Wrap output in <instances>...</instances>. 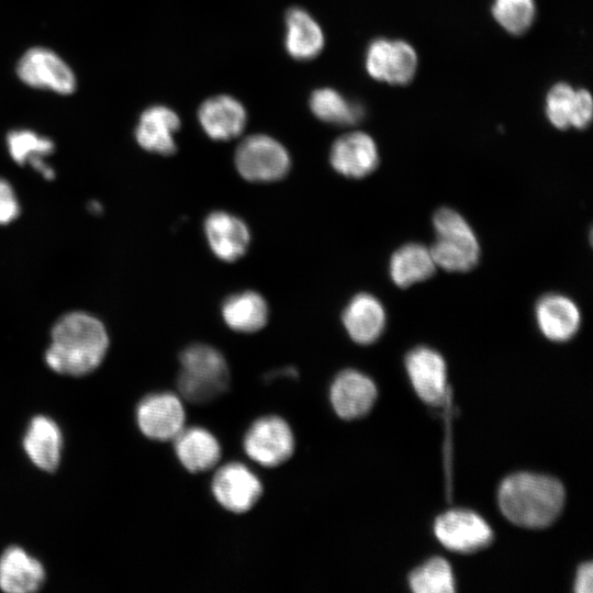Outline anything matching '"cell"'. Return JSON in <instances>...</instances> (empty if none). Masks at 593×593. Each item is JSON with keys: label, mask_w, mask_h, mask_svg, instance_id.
<instances>
[{"label": "cell", "mask_w": 593, "mask_h": 593, "mask_svg": "<svg viewBox=\"0 0 593 593\" xmlns=\"http://www.w3.org/2000/svg\"><path fill=\"white\" fill-rule=\"evenodd\" d=\"M136 421L141 432L154 440H171L184 427L181 400L169 392L153 393L137 405Z\"/></svg>", "instance_id": "obj_9"}, {"label": "cell", "mask_w": 593, "mask_h": 593, "mask_svg": "<svg viewBox=\"0 0 593 593\" xmlns=\"http://www.w3.org/2000/svg\"><path fill=\"white\" fill-rule=\"evenodd\" d=\"M221 314L233 331L254 333L267 324L269 309L261 294L246 290L227 296L222 303Z\"/></svg>", "instance_id": "obj_23"}, {"label": "cell", "mask_w": 593, "mask_h": 593, "mask_svg": "<svg viewBox=\"0 0 593 593\" xmlns=\"http://www.w3.org/2000/svg\"><path fill=\"white\" fill-rule=\"evenodd\" d=\"M20 214V203L11 183L0 177V225L13 222Z\"/></svg>", "instance_id": "obj_31"}, {"label": "cell", "mask_w": 593, "mask_h": 593, "mask_svg": "<svg viewBox=\"0 0 593 593\" xmlns=\"http://www.w3.org/2000/svg\"><path fill=\"white\" fill-rule=\"evenodd\" d=\"M376 398L377 388L373 381L356 370L342 371L331 387V403L336 414L344 419L366 415Z\"/></svg>", "instance_id": "obj_15"}, {"label": "cell", "mask_w": 593, "mask_h": 593, "mask_svg": "<svg viewBox=\"0 0 593 593\" xmlns=\"http://www.w3.org/2000/svg\"><path fill=\"white\" fill-rule=\"evenodd\" d=\"M16 72L27 86L70 94L76 77L70 67L53 51L44 47L29 49L20 59Z\"/></svg>", "instance_id": "obj_8"}, {"label": "cell", "mask_w": 593, "mask_h": 593, "mask_svg": "<svg viewBox=\"0 0 593 593\" xmlns=\"http://www.w3.org/2000/svg\"><path fill=\"white\" fill-rule=\"evenodd\" d=\"M312 113L329 124L354 125L363 118V107L344 98L331 88H321L312 92L310 98Z\"/></svg>", "instance_id": "obj_27"}, {"label": "cell", "mask_w": 593, "mask_h": 593, "mask_svg": "<svg viewBox=\"0 0 593 593\" xmlns=\"http://www.w3.org/2000/svg\"><path fill=\"white\" fill-rule=\"evenodd\" d=\"M342 321L354 342L369 345L381 336L387 315L383 304L374 295L362 292L349 300L343 311Z\"/></svg>", "instance_id": "obj_17"}, {"label": "cell", "mask_w": 593, "mask_h": 593, "mask_svg": "<svg viewBox=\"0 0 593 593\" xmlns=\"http://www.w3.org/2000/svg\"><path fill=\"white\" fill-rule=\"evenodd\" d=\"M575 89L569 83L558 82L547 93L545 111L549 122L559 130L571 127Z\"/></svg>", "instance_id": "obj_30"}, {"label": "cell", "mask_w": 593, "mask_h": 593, "mask_svg": "<svg viewBox=\"0 0 593 593\" xmlns=\"http://www.w3.org/2000/svg\"><path fill=\"white\" fill-rule=\"evenodd\" d=\"M172 440L179 461L190 472L211 470L220 461V444L205 428L183 427Z\"/></svg>", "instance_id": "obj_22"}, {"label": "cell", "mask_w": 593, "mask_h": 593, "mask_svg": "<svg viewBox=\"0 0 593 593\" xmlns=\"http://www.w3.org/2000/svg\"><path fill=\"white\" fill-rule=\"evenodd\" d=\"M535 320L541 334L553 342L572 338L581 324V312L577 303L560 293L542 295L535 306Z\"/></svg>", "instance_id": "obj_16"}, {"label": "cell", "mask_w": 593, "mask_h": 593, "mask_svg": "<svg viewBox=\"0 0 593 593\" xmlns=\"http://www.w3.org/2000/svg\"><path fill=\"white\" fill-rule=\"evenodd\" d=\"M574 591L578 593H592L593 591V566L591 562L584 563L577 572Z\"/></svg>", "instance_id": "obj_33"}, {"label": "cell", "mask_w": 593, "mask_h": 593, "mask_svg": "<svg viewBox=\"0 0 593 593\" xmlns=\"http://www.w3.org/2000/svg\"><path fill=\"white\" fill-rule=\"evenodd\" d=\"M564 503L562 484L550 477L516 473L507 477L499 490V504L512 523L541 528L550 525L560 514Z\"/></svg>", "instance_id": "obj_2"}, {"label": "cell", "mask_w": 593, "mask_h": 593, "mask_svg": "<svg viewBox=\"0 0 593 593\" xmlns=\"http://www.w3.org/2000/svg\"><path fill=\"white\" fill-rule=\"evenodd\" d=\"M417 54L405 41L377 38L366 52L367 72L390 85H406L417 70Z\"/></svg>", "instance_id": "obj_7"}, {"label": "cell", "mask_w": 593, "mask_h": 593, "mask_svg": "<svg viewBox=\"0 0 593 593\" xmlns=\"http://www.w3.org/2000/svg\"><path fill=\"white\" fill-rule=\"evenodd\" d=\"M593 116V100L591 93L585 89H577L573 105L571 127L586 128Z\"/></svg>", "instance_id": "obj_32"}, {"label": "cell", "mask_w": 593, "mask_h": 593, "mask_svg": "<svg viewBox=\"0 0 593 593\" xmlns=\"http://www.w3.org/2000/svg\"><path fill=\"white\" fill-rule=\"evenodd\" d=\"M179 128L180 119L174 110L164 105H153L141 114L135 138L147 152L172 155L177 150L175 134Z\"/></svg>", "instance_id": "obj_19"}, {"label": "cell", "mask_w": 593, "mask_h": 593, "mask_svg": "<svg viewBox=\"0 0 593 593\" xmlns=\"http://www.w3.org/2000/svg\"><path fill=\"white\" fill-rule=\"evenodd\" d=\"M410 585L415 593H451L455 581L449 563L439 557L432 558L410 575Z\"/></svg>", "instance_id": "obj_28"}, {"label": "cell", "mask_w": 593, "mask_h": 593, "mask_svg": "<svg viewBox=\"0 0 593 593\" xmlns=\"http://www.w3.org/2000/svg\"><path fill=\"white\" fill-rule=\"evenodd\" d=\"M177 385L180 395L194 404H204L223 394L230 383L224 356L206 344H193L180 355Z\"/></svg>", "instance_id": "obj_3"}, {"label": "cell", "mask_w": 593, "mask_h": 593, "mask_svg": "<svg viewBox=\"0 0 593 593\" xmlns=\"http://www.w3.org/2000/svg\"><path fill=\"white\" fill-rule=\"evenodd\" d=\"M286 48L299 60L316 57L324 46V35L318 23L303 9L291 8L286 14Z\"/></svg>", "instance_id": "obj_25"}, {"label": "cell", "mask_w": 593, "mask_h": 593, "mask_svg": "<svg viewBox=\"0 0 593 593\" xmlns=\"http://www.w3.org/2000/svg\"><path fill=\"white\" fill-rule=\"evenodd\" d=\"M204 233L212 253L223 261L239 259L250 243L246 223L226 211L210 213L204 221Z\"/></svg>", "instance_id": "obj_14"}, {"label": "cell", "mask_w": 593, "mask_h": 593, "mask_svg": "<svg viewBox=\"0 0 593 593\" xmlns=\"http://www.w3.org/2000/svg\"><path fill=\"white\" fill-rule=\"evenodd\" d=\"M536 14L534 0H493L492 15L508 33L521 35L533 24Z\"/></svg>", "instance_id": "obj_29"}, {"label": "cell", "mask_w": 593, "mask_h": 593, "mask_svg": "<svg viewBox=\"0 0 593 593\" xmlns=\"http://www.w3.org/2000/svg\"><path fill=\"white\" fill-rule=\"evenodd\" d=\"M198 119L209 137L215 141H228L243 132L247 114L243 104L236 99L220 94L206 99L200 105Z\"/></svg>", "instance_id": "obj_18"}, {"label": "cell", "mask_w": 593, "mask_h": 593, "mask_svg": "<svg viewBox=\"0 0 593 593\" xmlns=\"http://www.w3.org/2000/svg\"><path fill=\"white\" fill-rule=\"evenodd\" d=\"M405 367L416 393L423 401L432 405L444 402L447 371L440 354L429 347H416L407 354Z\"/></svg>", "instance_id": "obj_13"}, {"label": "cell", "mask_w": 593, "mask_h": 593, "mask_svg": "<svg viewBox=\"0 0 593 593\" xmlns=\"http://www.w3.org/2000/svg\"><path fill=\"white\" fill-rule=\"evenodd\" d=\"M7 147L16 164H29L47 180L55 177L53 168L44 159L55 148L51 138L30 130H14L7 135Z\"/></svg>", "instance_id": "obj_26"}, {"label": "cell", "mask_w": 593, "mask_h": 593, "mask_svg": "<svg viewBox=\"0 0 593 593\" xmlns=\"http://www.w3.org/2000/svg\"><path fill=\"white\" fill-rule=\"evenodd\" d=\"M234 163L238 174L251 182L280 180L291 167V158L284 146L264 134L243 139L236 148Z\"/></svg>", "instance_id": "obj_5"}, {"label": "cell", "mask_w": 593, "mask_h": 593, "mask_svg": "<svg viewBox=\"0 0 593 593\" xmlns=\"http://www.w3.org/2000/svg\"><path fill=\"white\" fill-rule=\"evenodd\" d=\"M89 208L91 209L92 213H100L101 212V204L96 202V201H92L90 203Z\"/></svg>", "instance_id": "obj_34"}, {"label": "cell", "mask_w": 593, "mask_h": 593, "mask_svg": "<svg viewBox=\"0 0 593 593\" xmlns=\"http://www.w3.org/2000/svg\"><path fill=\"white\" fill-rule=\"evenodd\" d=\"M436 268L430 249L419 243L404 244L392 254L389 262L390 278L400 288L430 278Z\"/></svg>", "instance_id": "obj_24"}, {"label": "cell", "mask_w": 593, "mask_h": 593, "mask_svg": "<svg viewBox=\"0 0 593 593\" xmlns=\"http://www.w3.org/2000/svg\"><path fill=\"white\" fill-rule=\"evenodd\" d=\"M246 455L264 467L286 462L294 451L290 426L279 416H266L251 424L243 441Z\"/></svg>", "instance_id": "obj_6"}, {"label": "cell", "mask_w": 593, "mask_h": 593, "mask_svg": "<svg viewBox=\"0 0 593 593\" xmlns=\"http://www.w3.org/2000/svg\"><path fill=\"white\" fill-rule=\"evenodd\" d=\"M109 349V335L96 316L74 311L60 316L52 328L45 362L55 372L85 376L98 368Z\"/></svg>", "instance_id": "obj_1"}, {"label": "cell", "mask_w": 593, "mask_h": 593, "mask_svg": "<svg viewBox=\"0 0 593 593\" xmlns=\"http://www.w3.org/2000/svg\"><path fill=\"white\" fill-rule=\"evenodd\" d=\"M23 449L29 459L40 469L53 471L58 467L63 450V434L51 417H33L23 436Z\"/></svg>", "instance_id": "obj_20"}, {"label": "cell", "mask_w": 593, "mask_h": 593, "mask_svg": "<svg viewBox=\"0 0 593 593\" xmlns=\"http://www.w3.org/2000/svg\"><path fill=\"white\" fill-rule=\"evenodd\" d=\"M435 534L445 547L459 552L478 550L492 540V530L485 521L466 510L440 515L435 523Z\"/></svg>", "instance_id": "obj_11"}, {"label": "cell", "mask_w": 593, "mask_h": 593, "mask_svg": "<svg viewBox=\"0 0 593 593\" xmlns=\"http://www.w3.org/2000/svg\"><path fill=\"white\" fill-rule=\"evenodd\" d=\"M329 163L342 176L360 179L379 165V150L373 138L363 132H350L338 137L329 150Z\"/></svg>", "instance_id": "obj_12"}, {"label": "cell", "mask_w": 593, "mask_h": 593, "mask_svg": "<svg viewBox=\"0 0 593 593\" xmlns=\"http://www.w3.org/2000/svg\"><path fill=\"white\" fill-rule=\"evenodd\" d=\"M45 581L42 563L20 547H10L0 557V588L10 593L38 590Z\"/></svg>", "instance_id": "obj_21"}, {"label": "cell", "mask_w": 593, "mask_h": 593, "mask_svg": "<svg viewBox=\"0 0 593 593\" xmlns=\"http://www.w3.org/2000/svg\"><path fill=\"white\" fill-rule=\"evenodd\" d=\"M211 488L217 503L236 514L248 512L262 492L258 477L239 462L221 467L213 477Z\"/></svg>", "instance_id": "obj_10"}, {"label": "cell", "mask_w": 593, "mask_h": 593, "mask_svg": "<svg viewBox=\"0 0 593 593\" xmlns=\"http://www.w3.org/2000/svg\"><path fill=\"white\" fill-rule=\"evenodd\" d=\"M435 240L429 247L436 267L450 272L474 268L480 258L478 237L467 220L450 208L438 209L433 216Z\"/></svg>", "instance_id": "obj_4"}]
</instances>
